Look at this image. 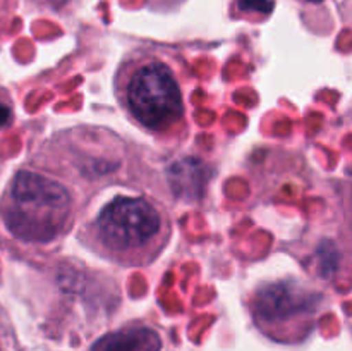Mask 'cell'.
I'll return each mask as SVG.
<instances>
[{"mask_svg": "<svg viewBox=\"0 0 352 351\" xmlns=\"http://www.w3.org/2000/svg\"><path fill=\"white\" fill-rule=\"evenodd\" d=\"M0 351H3V350H2V344H0Z\"/></svg>", "mask_w": 352, "mask_h": 351, "instance_id": "11", "label": "cell"}, {"mask_svg": "<svg viewBox=\"0 0 352 351\" xmlns=\"http://www.w3.org/2000/svg\"><path fill=\"white\" fill-rule=\"evenodd\" d=\"M322 295L299 281L282 279L261 286L251 298V315L261 332L282 343L302 339L315 327Z\"/></svg>", "mask_w": 352, "mask_h": 351, "instance_id": "5", "label": "cell"}, {"mask_svg": "<svg viewBox=\"0 0 352 351\" xmlns=\"http://www.w3.org/2000/svg\"><path fill=\"white\" fill-rule=\"evenodd\" d=\"M113 93L127 117L148 133H168L184 117L181 81L160 55L150 52L127 54L113 74Z\"/></svg>", "mask_w": 352, "mask_h": 351, "instance_id": "4", "label": "cell"}, {"mask_svg": "<svg viewBox=\"0 0 352 351\" xmlns=\"http://www.w3.org/2000/svg\"><path fill=\"white\" fill-rule=\"evenodd\" d=\"M38 2L45 3L47 7H55V6H62V3H65L67 0H38Z\"/></svg>", "mask_w": 352, "mask_h": 351, "instance_id": "9", "label": "cell"}, {"mask_svg": "<svg viewBox=\"0 0 352 351\" xmlns=\"http://www.w3.org/2000/svg\"><path fill=\"white\" fill-rule=\"evenodd\" d=\"M294 2L299 3H311V6H316V3H323L325 0H294Z\"/></svg>", "mask_w": 352, "mask_h": 351, "instance_id": "10", "label": "cell"}, {"mask_svg": "<svg viewBox=\"0 0 352 351\" xmlns=\"http://www.w3.org/2000/svg\"><path fill=\"white\" fill-rule=\"evenodd\" d=\"M17 7V0H0V26L9 19Z\"/></svg>", "mask_w": 352, "mask_h": 351, "instance_id": "8", "label": "cell"}, {"mask_svg": "<svg viewBox=\"0 0 352 351\" xmlns=\"http://www.w3.org/2000/svg\"><path fill=\"white\" fill-rule=\"evenodd\" d=\"M165 337L155 326L146 322H127L103 334L88 351H165Z\"/></svg>", "mask_w": 352, "mask_h": 351, "instance_id": "6", "label": "cell"}, {"mask_svg": "<svg viewBox=\"0 0 352 351\" xmlns=\"http://www.w3.org/2000/svg\"><path fill=\"white\" fill-rule=\"evenodd\" d=\"M174 226L167 209L148 195H117L79 226V243L96 257L124 268L153 264L170 243Z\"/></svg>", "mask_w": 352, "mask_h": 351, "instance_id": "2", "label": "cell"}, {"mask_svg": "<svg viewBox=\"0 0 352 351\" xmlns=\"http://www.w3.org/2000/svg\"><path fill=\"white\" fill-rule=\"evenodd\" d=\"M14 117H16V110H14L12 96L6 88L0 86V131L12 126Z\"/></svg>", "mask_w": 352, "mask_h": 351, "instance_id": "7", "label": "cell"}, {"mask_svg": "<svg viewBox=\"0 0 352 351\" xmlns=\"http://www.w3.org/2000/svg\"><path fill=\"white\" fill-rule=\"evenodd\" d=\"M28 165L64 181L78 196L81 209L112 184L144 186L133 145L113 131L98 126H74L57 131L31 155Z\"/></svg>", "mask_w": 352, "mask_h": 351, "instance_id": "1", "label": "cell"}, {"mask_svg": "<svg viewBox=\"0 0 352 351\" xmlns=\"http://www.w3.org/2000/svg\"><path fill=\"white\" fill-rule=\"evenodd\" d=\"M81 212L78 196L64 181L33 165L17 169L0 196V220L10 236L26 244L58 243Z\"/></svg>", "mask_w": 352, "mask_h": 351, "instance_id": "3", "label": "cell"}]
</instances>
